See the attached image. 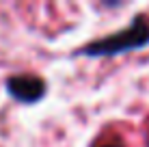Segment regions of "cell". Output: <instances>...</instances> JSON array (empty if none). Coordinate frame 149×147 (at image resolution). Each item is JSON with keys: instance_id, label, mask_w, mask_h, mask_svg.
<instances>
[{"instance_id": "6da1fadb", "label": "cell", "mask_w": 149, "mask_h": 147, "mask_svg": "<svg viewBox=\"0 0 149 147\" xmlns=\"http://www.w3.org/2000/svg\"><path fill=\"white\" fill-rule=\"evenodd\" d=\"M147 43H149V22L145 15H138L127 28L112 33L104 39L91 41L80 50V54H84V56H115V54H123L130 50H138Z\"/></svg>"}, {"instance_id": "3957f363", "label": "cell", "mask_w": 149, "mask_h": 147, "mask_svg": "<svg viewBox=\"0 0 149 147\" xmlns=\"http://www.w3.org/2000/svg\"><path fill=\"white\" fill-rule=\"evenodd\" d=\"M93 147H125L121 139H104V141H97Z\"/></svg>"}, {"instance_id": "7a4b0ae2", "label": "cell", "mask_w": 149, "mask_h": 147, "mask_svg": "<svg viewBox=\"0 0 149 147\" xmlns=\"http://www.w3.org/2000/svg\"><path fill=\"white\" fill-rule=\"evenodd\" d=\"M7 91L17 102L33 104L45 95V82L37 74H17L7 78Z\"/></svg>"}]
</instances>
